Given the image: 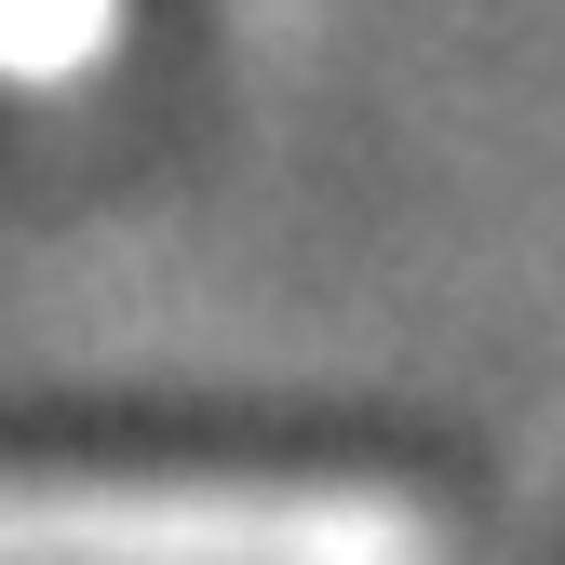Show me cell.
<instances>
[{"label": "cell", "instance_id": "6da1fadb", "mask_svg": "<svg viewBox=\"0 0 565 565\" xmlns=\"http://www.w3.org/2000/svg\"><path fill=\"white\" fill-rule=\"evenodd\" d=\"M0 565H431V512L350 471H0Z\"/></svg>", "mask_w": 565, "mask_h": 565}]
</instances>
